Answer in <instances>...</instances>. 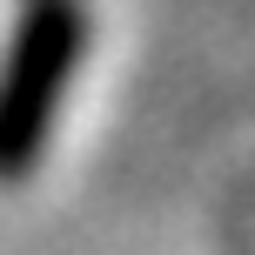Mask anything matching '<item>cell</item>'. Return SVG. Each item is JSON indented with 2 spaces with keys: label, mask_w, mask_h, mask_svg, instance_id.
Masks as SVG:
<instances>
[{
  "label": "cell",
  "mask_w": 255,
  "mask_h": 255,
  "mask_svg": "<svg viewBox=\"0 0 255 255\" xmlns=\"http://www.w3.org/2000/svg\"><path fill=\"white\" fill-rule=\"evenodd\" d=\"M81 54H88V7L81 0H34L20 13L13 47L0 61V181L34 175Z\"/></svg>",
  "instance_id": "1"
}]
</instances>
